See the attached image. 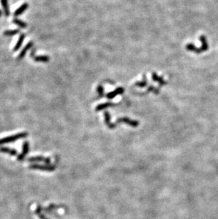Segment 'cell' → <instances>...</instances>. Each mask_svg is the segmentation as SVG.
<instances>
[{"mask_svg": "<svg viewBox=\"0 0 218 219\" xmlns=\"http://www.w3.org/2000/svg\"><path fill=\"white\" fill-rule=\"evenodd\" d=\"M200 41H201V43H202V46H201V48H197V47H195L193 43H188L186 47V49L189 50V51L195 52V53L197 54L202 53L203 52L207 51L209 48L208 41H207V38L203 35L201 36H200Z\"/></svg>", "mask_w": 218, "mask_h": 219, "instance_id": "cell-1", "label": "cell"}, {"mask_svg": "<svg viewBox=\"0 0 218 219\" xmlns=\"http://www.w3.org/2000/svg\"><path fill=\"white\" fill-rule=\"evenodd\" d=\"M28 133L27 132H21V133H16V134L12 135L10 136L4 137L2 138H0V146L1 145L7 144V143H14L17 140L19 139L23 138L28 136Z\"/></svg>", "mask_w": 218, "mask_h": 219, "instance_id": "cell-2", "label": "cell"}, {"mask_svg": "<svg viewBox=\"0 0 218 219\" xmlns=\"http://www.w3.org/2000/svg\"><path fill=\"white\" fill-rule=\"evenodd\" d=\"M29 168L31 170H41L45 172H53L55 170V167L50 164H32L29 165Z\"/></svg>", "mask_w": 218, "mask_h": 219, "instance_id": "cell-3", "label": "cell"}, {"mask_svg": "<svg viewBox=\"0 0 218 219\" xmlns=\"http://www.w3.org/2000/svg\"><path fill=\"white\" fill-rule=\"evenodd\" d=\"M29 151V143L28 141H25L23 143L22 146V152L20 155H18L17 160L19 161H22L24 160V158L26 157L27 154L28 153Z\"/></svg>", "mask_w": 218, "mask_h": 219, "instance_id": "cell-4", "label": "cell"}, {"mask_svg": "<svg viewBox=\"0 0 218 219\" xmlns=\"http://www.w3.org/2000/svg\"><path fill=\"white\" fill-rule=\"evenodd\" d=\"M121 122L125 123V124L130 125V126H132V127H137V126H138V125H139V122H138V121L135 120H131V119H130L129 118H126V117L119 118L117 120V121H116V123H115V124L117 126L118 124Z\"/></svg>", "mask_w": 218, "mask_h": 219, "instance_id": "cell-5", "label": "cell"}, {"mask_svg": "<svg viewBox=\"0 0 218 219\" xmlns=\"http://www.w3.org/2000/svg\"><path fill=\"white\" fill-rule=\"evenodd\" d=\"M28 162H43L45 164H50L51 162L50 158L49 157H43V156H35L31 157L28 159Z\"/></svg>", "mask_w": 218, "mask_h": 219, "instance_id": "cell-6", "label": "cell"}, {"mask_svg": "<svg viewBox=\"0 0 218 219\" xmlns=\"http://www.w3.org/2000/svg\"><path fill=\"white\" fill-rule=\"evenodd\" d=\"M33 43L32 41H30V42H28V43H27V44L26 45V46L23 48V50H21V52L19 53V56H18V60H22L23 57H25V55H26V54L27 53V52H28V50H30L31 48L33 47Z\"/></svg>", "mask_w": 218, "mask_h": 219, "instance_id": "cell-7", "label": "cell"}, {"mask_svg": "<svg viewBox=\"0 0 218 219\" xmlns=\"http://www.w3.org/2000/svg\"><path fill=\"white\" fill-rule=\"evenodd\" d=\"M123 92H124V89H123V87H118V89H116V90H114L113 92H110V93L107 94L106 97L108 99H111L113 98H114L115 97H116L118 95H121V94H123Z\"/></svg>", "mask_w": 218, "mask_h": 219, "instance_id": "cell-8", "label": "cell"}, {"mask_svg": "<svg viewBox=\"0 0 218 219\" xmlns=\"http://www.w3.org/2000/svg\"><path fill=\"white\" fill-rule=\"evenodd\" d=\"M0 153L9 154L12 156H16L17 155V151L15 149H12L8 147H0Z\"/></svg>", "mask_w": 218, "mask_h": 219, "instance_id": "cell-9", "label": "cell"}, {"mask_svg": "<svg viewBox=\"0 0 218 219\" xmlns=\"http://www.w3.org/2000/svg\"><path fill=\"white\" fill-rule=\"evenodd\" d=\"M34 60L37 63H48L50 60V57L48 55H34L32 57Z\"/></svg>", "mask_w": 218, "mask_h": 219, "instance_id": "cell-10", "label": "cell"}, {"mask_svg": "<svg viewBox=\"0 0 218 219\" xmlns=\"http://www.w3.org/2000/svg\"><path fill=\"white\" fill-rule=\"evenodd\" d=\"M28 3L23 4L21 5V6L19 8H18L15 11L14 15L15 16V17H19V16L21 15V14H22L23 12H24L25 11H26L27 9H28Z\"/></svg>", "mask_w": 218, "mask_h": 219, "instance_id": "cell-11", "label": "cell"}, {"mask_svg": "<svg viewBox=\"0 0 218 219\" xmlns=\"http://www.w3.org/2000/svg\"><path fill=\"white\" fill-rule=\"evenodd\" d=\"M104 116H105V124H106V126H108L109 128H114L116 127V125L115 124H112V123L110 122V115L108 111L105 112Z\"/></svg>", "mask_w": 218, "mask_h": 219, "instance_id": "cell-12", "label": "cell"}, {"mask_svg": "<svg viewBox=\"0 0 218 219\" xmlns=\"http://www.w3.org/2000/svg\"><path fill=\"white\" fill-rule=\"evenodd\" d=\"M25 38H26V35H25L24 33H21V35H20L19 38V40H18L17 43H16V46H14V48L13 49V50L14 52H16L17 50H19V48L21 47V45H22L23 41H24Z\"/></svg>", "mask_w": 218, "mask_h": 219, "instance_id": "cell-13", "label": "cell"}, {"mask_svg": "<svg viewBox=\"0 0 218 219\" xmlns=\"http://www.w3.org/2000/svg\"><path fill=\"white\" fill-rule=\"evenodd\" d=\"M1 4L4 9V12L5 16H6V17H9L10 14V12L8 0H1Z\"/></svg>", "mask_w": 218, "mask_h": 219, "instance_id": "cell-14", "label": "cell"}, {"mask_svg": "<svg viewBox=\"0 0 218 219\" xmlns=\"http://www.w3.org/2000/svg\"><path fill=\"white\" fill-rule=\"evenodd\" d=\"M115 104H113L111 102H107V103H104V104H101L99 105V106H96V111H101V110L105 109V108L109 107V106H115Z\"/></svg>", "mask_w": 218, "mask_h": 219, "instance_id": "cell-15", "label": "cell"}, {"mask_svg": "<svg viewBox=\"0 0 218 219\" xmlns=\"http://www.w3.org/2000/svg\"><path fill=\"white\" fill-rule=\"evenodd\" d=\"M152 79H153L154 81H156V82H159L160 85H164L165 84H166V82L164 80L162 77H158L155 72H153V73H152Z\"/></svg>", "mask_w": 218, "mask_h": 219, "instance_id": "cell-16", "label": "cell"}, {"mask_svg": "<svg viewBox=\"0 0 218 219\" xmlns=\"http://www.w3.org/2000/svg\"><path fill=\"white\" fill-rule=\"evenodd\" d=\"M13 22L21 28H26L27 27V23L26 22H23V21L19 19H16V18L13 20Z\"/></svg>", "mask_w": 218, "mask_h": 219, "instance_id": "cell-17", "label": "cell"}, {"mask_svg": "<svg viewBox=\"0 0 218 219\" xmlns=\"http://www.w3.org/2000/svg\"><path fill=\"white\" fill-rule=\"evenodd\" d=\"M35 213L37 214V216H39L41 219H49L47 218V217L45 216L43 213H42V208L40 206H37V208H36V209L35 211Z\"/></svg>", "mask_w": 218, "mask_h": 219, "instance_id": "cell-18", "label": "cell"}, {"mask_svg": "<svg viewBox=\"0 0 218 219\" xmlns=\"http://www.w3.org/2000/svg\"><path fill=\"white\" fill-rule=\"evenodd\" d=\"M19 33H20V31L19 29L5 31L4 32V36H13L16 35V34H18Z\"/></svg>", "mask_w": 218, "mask_h": 219, "instance_id": "cell-19", "label": "cell"}, {"mask_svg": "<svg viewBox=\"0 0 218 219\" xmlns=\"http://www.w3.org/2000/svg\"><path fill=\"white\" fill-rule=\"evenodd\" d=\"M136 85H137V86H138V87H146L147 86V80H146V79H145H145H143L142 82L136 83Z\"/></svg>", "mask_w": 218, "mask_h": 219, "instance_id": "cell-20", "label": "cell"}, {"mask_svg": "<svg viewBox=\"0 0 218 219\" xmlns=\"http://www.w3.org/2000/svg\"><path fill=\"white\" fill-rule=\"evenodd\" d=\"M98 92H99V95L101 97H103V95H104V93H103V87L101 86V85H99V87H98Z\"/></svg>", "mask_w": 218, "mask_h": 219, "instance_id": "cell-21", "label": "cell"}, {"mask_svg": "<svg viewBox=\"0 0 218 219\" xmlns=\"http://www.w3.org/2000/svg\"><path fill=\"white\" fill-rule=\"evenodd\" d=\"M1 15H2V12H1V11L0 10V17H1Z\"/></svg>", "mask_w": 218, "mask_h": 219, "instance_id": "cell-22", "label": "cell"}]
</instances>
